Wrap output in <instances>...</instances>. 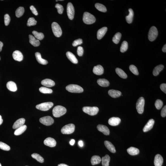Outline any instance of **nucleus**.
I'll return each instance as SVG.
<instances>
[{"instance_id": "obj_20", "label": "nucleus", "mask_w": 166, "mask_h": 166, "mask_svg": "<svg viewBox=\"0 0 166 166\" xmlns=\"http://www.w3.org/2000/svg\"><path fill=\"white\" fill-rule=\"evenodd\" d=\"M41 84L44 86L47 87H53L55 84L53 81L50 79H45L42 81Z\"/></svg>"}, {"instance_id": "obj_48", "label": "nucleus", "mask_w": 166, "mask_h": 166, "mask_svg": "<svg viewBox=\"0 0 166 166\" xmlns=\"http://www.w3.org/2000/svg\"><path fill=\"white\" fill-rule=\"evenodd\" d=\"M4 23L5 26H7L10 22V18L9 14H5L4 16Z\"/></svg>"}, {"instance_id": "obj_44", "label": "nucleus", "mask_w": 166, "mask_h": 166, "mask_svg": "<svg viewBox=\"0 0 166 166\" xmlns=\"http://www.w3.org/2000/svg\"><path fill=\"white\" fill-rule=\"evenodd\" d=\"M129 69L130 71L133 73L135 74V75H139V72H138L137 68L136 66L133 65H131L130 66Z\"/></svg>"}, {"instance_id": "obj_10", "label": "nucleus", "mask_w": 166, "mask_h": 166, "mask_svg": "<svg viewBox=\"0 0 166 166\" xmlns=\"http://www.w3.org/2000/svg\"><path fill=\"white\" fill-rule=\"evenodd\" d=\"M39 121L42 124L46 126H50L54 123V120L51 117L47 116L43 117L39 119Z\"/></svg>"}, {"instance_id": "obj_51", "label": "nucleus", "mask_w": 166, "mask_h": 166, "mask_svg": "<svg viewBox=\"0 0 166 166\" xmlns=\"http://www.w3.org/2000/svg\"><path fill=\"white\" fill-rule=\"evenodd\" d=\"M30 10H31L33 14H34V15H38L37 11L36 9L34 6H30Z\"/></svg>"}, {"instance_id": "obj_32", "label": "nucleus", "mask_w": 166, "mask_h": 166, "mask_svg": "<svg viewBox=\"0 0 166 166\" xmlns=\"http://www.w3.org/2000/svg\"><path fill=\"white\" fill-rule=\"evenodd\" d=\"M27 127L26 125H24L19 128L16 129L14 132V135H21L26 131Z\"/></svg>"}, {"instance_id": "obj_27", "label": "nucleus", "mask_w": 166, "mask_h": 166, "mask_svg": "<svg viewBox=\"0 0 166 166\" xmlns=\"http://www.w3.org/2000/svg\"><path fill=\"white\" fill-rule=\"evenodd\" d=\"M6 87L10 91L15 92L17 90L16 84L14 82L11 81L7 82L6 84Z\"/></svg>"}, {"instance_id": "obj_16", "label": "nucleus", "mask_w": 166, "mask_h": 166, "mask_svg": "<svg viewBox=\"0 0 166 166\" xmlns=\"http://www.w3.org/2000/svg\"><path fill=\"white\" fill-rule=\"evenodd\" d=\"M155 122V120L153 119H150L149 120L143 129V132H147L151 130L153 127Z\"/></svg>"}, {"instance_id": "obj_31", "label": "nucleus", "mask_w": 166, "mask_h": 166, "mask_svg": "<svg viewBox=\"0 0 166 166\" xmlns=\"http://www.w3.org/2000/svg\"><path fill=\"white\" fill-rule=\"evenodd\" d=\"M101 161V159L100 157L97 155H94L92 156L91 160V164L93 165L99 164Z\"/></svg>"}, {"instance_id": "obj_57", "label": "nucleus", "mask_w": 166, "mask_h": 166, "mask_svg": "<svg viewBox=\"0 0 166 166\" xmlns=\"http://www.w3.org/2000/svg\"><path fill=\"white\" fill-rule=\"evenodd\" d=\"M3 46V43L2 42L0 41V52L2 50V46Z\"/></svg>"}, {"instance_id": "obj_2", "label": "nucleus", "mask_w": 166, "mask_h": 166, "mask_svg": "<svg viewBox=\"0 0 166 166\" xmlns=\"http://www.w3.org/2000/svg\"><path fill=\"white\" fill-rule=\"evenodd\" d=\"M83 20L86 24H91L95 22L96 18L92 14L86 12L84 13Z\"/></svg>"}, {"instance_id": "obj_7", "label": "nucleus", "mask_w": 166, "mask_h": 166, "mask_svg": "<svg viewBox=\"0 0 166 166\" xmlns=\"http://www.w3.org/2000/svg\"><path fill=\"white\" fill-rule=\"evenodd\" d=\"M145 101L144 98L141 97L139 98L137 102L136 107L137 112L139 114H143L144 111Z\"/></svg>"}, {"instance_id": "obj_37", "label": "nucleus", "mask_w": 166, "mask_h": 166, "mask_svg": "<svg viewBox=\"0 0 166 166\" xmlns=\"http://www.w3.org/2000/svg\"><path fill=\"white\" fill-rule=\"evenodd\" d=\"M32 34L34 37L38 40H42L44 38V35L42 33H39L36 31H33Z\"/></svg>"}, {"instance_id": "obj_47", "label": "nucleus", "mask_w": 166, "mask_h": 166, "mask_svg": "<svg viewBox=\"0 0 166 166\" xmlns=\"http://www.w3.org/2000/svg\"><path fill=\"white\" fill-rule=\"evenodd\" d=\"M55 7L57 9L58 12L59 14H62L64 10L63 7L62 5L59 4H56L55 5Z\"/></svg>"}, {"instance_id": "obj_55", "label": "nucleus", "mask_w": 166, "mask_h": 166, "mask_svg": "<svg viewBox=\"0 0 166 166\" xmlns=\"http://www.w3.org/2000/svg\"><path fill=\"white\" fill-rule=\"evenodd\" d=\"M75 140L74 139H72L70 142V144L72 146L75 143Z\"/></svg>"}, {"instance_id": "obj_9", "label": "nucleus", "mask_w": 166, "mask_h": 166, "mask_svg": "<svg viewBox=\"0 0 166 166\" xmlns=\"http://www.w3.org/2000/svg\"><path fill=\"white\" fill-rule=\"evenodd\" d=\"M53 103L52 102H46L37 105L36 106V108L41 111H47L51 108L53 106Z\"/></svg>"}, {"instance_id": "obj_3", "label": "nucleus", "mask_w": 166, "mask_h": 166, "mask_svg": "<svg viewBox=\"0 0 166 166\" xmlns=\"http://www.w3.org/2000/svg\"><path fill=\"white\" fill-rule=\"evenodd\" d=\"M66 89L68 91L71 93H81L83 91V89L77 85H69L66 86Z\"/></svg>"}, {"instance_id": "obj_5", "label": "nucleus", "mask_w": 166, "mask_h": 166, "mask_svg": "<svg viewBox=\"0 0 166 166\" xmlns=\"http://www.w3.org/2000/svg\"><path fill=\"white\" fill-rule=\"evenodd\" d=\"M52 29L54 35L57 37H59L62 34V30L60 26L57 22H53L51 25Z\"/></svg>"}, {"instance_id": "obj_29", "label": "nucleus", "mask_w": 166, "mask_h": 166, "mask_svg": "<svg viewBox=\"0 0 166 166\" xmlns=\"http://www.w3.org/2000/svg\"><path fill=\"white\" fill-rule=\"evenodd\" d=\"M97 83L99 85L102 87H107L110 85V83L109 81L107 79H98Z\"/></svg>"}, {"instance_id": "obj_1", "label": "nucleus", "mask_w": 166, "mask_h": 166, "mask_svg": "<svg viewBox=\"0 0 166 166\" xmlns=\"http://www.w3.org/2000/svg\"><path fill=\"white\" fill-rule=\"evenodd\" d=\"M66 112V109L61 106H57L52 110L53 115L55 117H59L64 115Z\"/></svg>"}, {"instance_id": "obj_42", "label": "nucleus", "mask_w": 166, "mask_h": 166, "mask_svg": "<svg viewBox=\"0 0 166 166\" xmlns=\"http://www.w3.org/2000/svg\"><path fill=\"white\" fill-rule=\"evenodd\" d=\"M128 48V43L126 41H124L120 47V51L123 53L127 51Z\"/></svg>"}, {"instance_id": "obj_50", "label": "nucleus", "mask_w": 166, "mask_h": 166, "mask_svg": "<svg viewBox=\"0 0 166 166\" xmlns=\"http://www.w3.org/2000/svg\"><path fill=\"white\" fill-rule=\"evenodd\" d=\"M83 47L81 46H79L78 47L77 53L78 55L79 56H82L83 53Z\"/></svg>"}, {"instance_id": "obj_12", "label": "nucleus", "mask_w": 166, "mask_h": 166, "mask_svg": "<svg viewBox=\"0 0 166 166\" xmlns=\"http://www.w3.org/2000/svg\"><path fill=\"white\" fill-rule=\"evenodd\" d=\"M45 145L51 147H55L56 144V142L53 138L48 137L44 141Z\"/></svg>"}, {"instance_id": "obj_17", "label": "nucleus", "mask_w": 166, "mask_h": 166, "mask_svg": "<svg viewBox=\"0 0 166 166\" xmlns=\"http://www.w3.org/2000/svg\"><path fill=\"white\" fill-rule=\"evenodd\" d=\"M163 162V159L161 155L157 154L155 156L154 164L155 166H162Z\"/></svg>"}, {"instance_id": "obj_53", "label": "nucleus", "mask_w": 166, "mask_h": 166, "mask_svg": "<svg viewBox=\"0 0 166 166\" xmlns=\"http://www.w3.org/2000/svg\"><path fill=\"white\" fill-rule=\"evenodd\" d=\"M161 115L163 117H165L166 116V106H164L162 109L161 112Z\"/></svg>"}, {"instance_id": "obj_58", "label": "nucleus", "mask_w": 166, "mask_h": 166, "mask_svg": "<svg viewBox=\"0 0 166 166\" xmlns=\"http://www.w3.org/2000/svg\"><path fill=\"white\" fill-rule=\"evenodd\" d=\"M3 122V119H2V116L0 115V125L2 124Z\"/></svg>"}, {"instance_id": "obj_21", "label": "nucleus", "mask_w": 166, "mask_h": 166, "mask_svg": "<svg viewBox=\"0 0 166 166\" xmlns=\"http://www.w3.org/2000/svg\"><path fill=\"white\" fill-rule=\"evenodd\" d=\"M107 30V28L106 27H102L98 30L97 33V37L98 39H102L104 36Z\"/></svg>"}, {"instance_id": "obj_4", "label": "nucleus", "mask_w": 166, "mask_h": 166, "mask_svg": "<svg viewBox=\"0 0 166 166\" xmlns=\"http://www.w3.org/2000/svg\"><path fill=\"white\" fill-rule=\"evenodd\" d=\"M84 112L91 116L96 115L99 111V109L98 107H83Z\"/></svg>"}, {"instance_id": "obj_35", "label": "nucleus", "mask_w": 166, "mask_h": 166, "mask_svg": "<svg viewBox=\"0 0 166 166\" xmlns=\"http://www.w3.org/2000/svg\"><path fill=\"white\" fill-rule=\"evenodd\" d=\"M110 159L111 158L108 155H106L103 157L101 159L102 165L103 166H109Z\"/></svg>"}, {"instance_id": "obj_13", "label": "nucleus", "mask_w": 166, "mask_h": 166, "mask_svg": "<svg viewBox=\"0 0 166 166\" xmlns=\"http://www.w3.org/2000/svg\"><path fill=\"white\" fill-rule=\"evenodd\" d=\"M98 131L103 133L104 135H110V131L108 127L104 125L99 124L97 126Z\"/></svg>"}, {"instance_id": "obj_34", "label": "nucleus", "mask_w": 166, "mask_h": 166, "mask_svg": "<svg viewBox=\"0 0 166 166\" xmlns=\"http://www.w3.org/2000/svg\"><path fill=\"white\" fill-rule=\"evenodd\" d=\"M115 71H116L117 74L121 78L125 79L127 77V74L121 69L119 68H117L115 70Z\"/></svg>"}, {"instance_id": "obj_30", "label": "nucleus", "mask_w": 166, "mask_h": 166, "mask_svg": "<svg viewBox=\"0 0 166 166\" xmlns=\"http://www.w3.org/2000/svg\"><path fill=\"white\" fill-rule=\"evenodd\" d=\"M129 14L126 17V20L127 23L130 24L132 23L133 21V18L134 15L133 10L131 8L129 9Z\"/></svg>"}, {"instance_id": "obj_56", "label": "nucleus", "mask_w": 166, "mask_h": 166, "mask_svg": "<svg viewBox=\"0 0 166 166\" xmlns=\"http://www.w3.org/2000/svg\"><path fill=\"white\" fill-rule=\"evenodd\" d=\"M162 51L164 52H166V44H165L164 45V46L162 49Z\"/></svg>"}, {"instance_id": "obj_8", "label": "nucleus", "mask_w": 166, "mask_h": 166, "mask_svg": "<svg viewBox=\"0 0 166 166\" xmlns=\"http://www.w3.org/2000/svg\"><path fill=\"white\" fill-rule=\"evenodd\" d=\"M158 34L157 29L155 26H152L150 29L148 34V39L151 41H153L157 37Z\"/></svg>"}, {"instance_id": "obj_28", "label": "nucleus", "mask_w": 166, "mask_h": 166, "mask_svg": "<svg viewBox=\"0 0 166 166\" xmlns=\"http://www.w3.org/2000/svg\"><path fill=\"white\" fill-rule=\"evenodd\" d=\"M127 152L131 155H138L140 152V151L138 148L135 147H131L127 150Z\"/></svg>"}, {"instance_id": "obj_24", "label": "nucleus", "mask_w": 166, "mask_h": 166, "mask_svg": "<svg viewBox=\"0 0 166 166\" xmlns=\"http://www.w3.org/2000/svg\"><path fill=\"white\" fill-rule=\"evenodd\" d=\"M108 93L110 96L113 98L119 97L122 94V93L120 91L115 90H109Z\"/></svg>"}, {"instance_id": "obj_22", "label": "nucleus", "mask_w": 166, "mask_h": 166, "mask_svg": "<svg viewBox=\"0 0 166 166\" xmlns=\"http://www.w3.org/2000/svg\"><path fill=\"white\" fill-rule=\"evenodd\" d=\"M35 56L37 60L38 63L40 64L46 65L48 63V62L47 60L42 58L40 53L38 52L35 53Z\"/></svg>"}, {"instance_id": "obj_38", "label": "nucleus", "mask_w": 166, "mask_h": 166, "mask_svg": "<svg viewBox=\"0 0 166 166\" xmlns=\"http://www.w3.org/2000/svg\"><path fill=\"white\" fill-rule=\"evenodd\" d=\"M24 12V9L23 7H19L17 8L15 11L16 16L19 18L23 15Z\"/></svg>"}, {"instance_id": "obj_11", "label": "nucleus", "mask_w": 166, "mask_h": 166, "mask_svg": "<svg viewBox=\"0 0 166 166\" xmlns=\"http://www.w3.org/2000/svg\"><path fill=\"white\" fill-rule=\"evenodd\" d=\"M67 12L68 16L70 19L72 20L75 14V9L71 2H69L67 6Z\"/></svg>"}, {"instance_id": "obj_36", "label": "nucleus", "mask_w": 166, "mask_h": 166, "mask_svg": "<svg viewBox=\"0 0 166 166\" xmlns=\"http://www.w3.org/2000/svg\"><path fill=\"white\" fill-rule=\"evenodd\" d=\"M95 7L99 11L103 12H105L107 11V9L104 5L99 3H96Z\"/></svg>"}, {"instance_id": "obj_33", "label": "nucleus", "mask_w": 166, "mask_h": 166, "mask_svg": "<svg viewBox=\"0 0 166 166\" xmlns=\"http://www.w3.org/2000/svg\"><path fill=\"white\" fill-rule=\"evenodd\" d=\"M164 68V66L163 65H160L156 66L154 68L153 71V74L155 76H157L159 75V73Z\"/></svg>"}, {"instance_id": "obj_26", "label": "nucleus", "mask_w": 166, "mask_h": 166, "mask_svg": "<svg viewBox=\"0 0 166 166\" xmlns=\"http://www.w3.org/2000/svg\"><path fill=\"white\" fill-rule=\"evenodd\" d=\"M29 42L33 46L37 47L39 46L40 42L39 40L37 39L34 36L31 35H29Z\"/></svg>"}, {"instance_id": "obj_41", "label": "nucleus", "mask_w": 166, "mask_h": 166, "mask_svg": "<svg viewBox=\"0 0 166 166\" xmlns=\"http://www.w3.org/2000/svg\"><path fill=\"white\" fill-rule=\"evenodd\" d=\"M39 91L41 93L43 94H51L53 92L52 90L45 87L40 88Z\"/></svg>"}, {"instance_id": "obj_52", "label": "nucleus", "mask_w": 166, "mask_h": 166, "mask_svg": "<svg viewBox=\"0 0 166 166\" xmlns=\"http://www.w3.org/2000/svg\"><path fill=\"white\" fill-rule=\"evenodd\" d=\"M161 89L166 94V83H163L160 86Z\"/></svg>"}, {"instance_id": "obj_18", "label": "nucleus", "mask_w": 166, "mask_h": 166, "mask_svg": "<svg viewBox=\"0 0 166 166\" xmlns=\"http://www.w3.org/2000/svg\"><path fill=\"white\" fill-rule=\"evenodd\" d=\"M121 122L120 118L118 117H113L110 118L108 120V123L110 125L116 126L119 124Z\"/></svg>"}, {"instance_id": "obj_46", "label": "nucleus", "mask_w": 166, "mask_h": 166, "mask_svg": "<svg viewBox=\"0 0 166 166\" xmlns=\"http://www.w3.org/2000/svg\"><path fill=\"white\" fill-rule=\"evenodd\" d=\"M163 103L160 99H157L155 102V105L158 110H160L163 107Z\"/></svg>"}, {"instance_id": "obj_59", "label": "nucleus", "mask_w": 166, "mask_h": 166, "mask_svg": "<svg viewBox=\"0 0 166 166\" xmlns=\"http://www.w3.org/2000/svg\"><path fill=\"white\" fill-rule=\"evenodd\" d=\"M58 166H69L64 164H61L58 165Z\"/></svg>"}, {"instance_id": "obj_19", "label": "nucleus", "mask_w": 166, "mask_h": 166, "mask_svg": "<svg viewBox=\"0 0 166 166\" xmlns=\"http://www.w3.org/2000/svg\"><path fill=\"white\" fill-rule=\"evenodd\" d=\"M25 120L24 118H21L16 121L13 125L12 128L14 129L19 128L24 124Z\"/></svg>"}, {"instance_id": "obj_54", "label": "nucleus", "mask_w": 166, "mask_h": 166, "mask_svg": "<svg viewBox=\"0 0 166 166\" xmlns=\"http://www.w3.org/2000/svg\"><path fill=\"white\" fill-rule=\"evenodd\" d=\"M78 144L80 147H83V142L82 141H79L78 142Z\"/></svg>"}, {"instance_id": "obj_39", "label": "nucleus", "mask_w": 166, "mask_h": 166, "mask_svg": "<svg viewBox=\"0 0 166 166\" xmlns=\"http://www.w3.org/2000/svg\"><path fill=\"white\" fill-rule=\"evenodd\" d=\"M122 34L120 32H118L115 34L113 38L112 41L114 43L117 44L120 41Z\"/></svg>"}, {"instance_id": "obj_49", "label": "nucleus", "mask_w": 166, "mask_h": 166, "mask_svg": "<svg viewBox=\"0 0 166 166\" xmlns=\"http://www.w3.org/2000/svg\"><path fill=\"white\" fill-rule=\"evenodd\" d=\"M83 40L81 38L76 40L73 42L72 45L74 46H78V45H81L83 43Z\"/></svg>"}, {"instance_id": "obj_40", "label": "nucleus", "mask_w": 166, "mask_h": 166, "mask_svg": "<svg viewBox=\"0 0 166 166\" xmlns=\"http://www.w3.org/2000/svg\"><path fill=\"white\" fill-rule=\"evenodd\" d=\"M31 157L34 159H35L37 161L40 163H43L44 160L43 158L40 155L38 154L34 153L31 155Z\"/></svg>"}, {"instance_id": "obj_15", "label": "nucleus", "mask_w": 166, "mask_h": 166, "mask_svg": "<svg viewBox=\"0 0 166 166\" xmlns=\"http://www.w3.org/2000/svg\"><path fill=\"white\" fill-rule=\"evenodd\" d=\"M93 71L95 75H100L103 74L104 70L103 67L101 65H98L94 66Z\"/></svg>"}, {"instance_id": "obj_62", "label": "nucleus", "mask_w": 166, "mask_h": 166, "mask_svg": "<svg viewBox=\"0 0 166 166\" xmlns=\"http://www.w3.org/2000/svg\"></svg>"}, {"instance_id": "obj_45", "label": "nucleus", "mask_w": 166, "mask_h": 166, "mask_svg": "<svg viewBox=\"0 0 166 166\" xmlns=\"http://www.w3.org/2000/svg\"><path fill=\"white\" fill-rule=\"evenodd\" d=\"M0 149L4 151H9L10 150V147L7 145L0 142Z\"/></svg>"}, {"instance_id": "obj_14", "label": "nucleus", "mask_w": 166, "mask_h": 166, "mask_svg": "<svg viewBox=\"0 0 166 166\" xmlns=\"http://www.w3.org/2000/svg\"><path fill=\"white\" fill-rule=\"evenodd\" d=\"M13 58L14 60L20 62L23 59V56L22 53L18 50H15L12 54Z\"/></svg>"}, {"instance_id": "obj_43", "label": "nucleus", "mask_w": 166, "mask_h": 166, "mask_svg": "<svg viewBox=\"0 0 166 166\" xmlns=\"http://www.w3.org/2000/svg\"><path fill=\"white\" fill-rule=\"evenodd\" d=\"M37 21L33 17L29 18L28 20L27 25L28 26H34L36 24Z\"/></svg>"}, {"instance_id": "obj_6", "label": "nucleus", "mask_w": 166, "mask_h": 166, "mask_svg": "<svg viewBox=\"0 0 166 166\" xmlns=\"http://www.w3.org/2000/svg\"><path fill=\"white\" fill-rule=\"evenodd\" d=\"M75 127L74 124H70L64 126L61 130V132L63 134H70L74 132Z\"/></svg>"}, {"instance_id": "obj_60", "label": "nucleus", "mask_w": 166, "mask_h": 166, "mask_svg": "<svg viewBox=\"0 0 166 166\" xmlns=\"http://www.w3.org/2000/svg\"><path fill=\"white\" fill-rule=\"evenodd\" d=\"M0 166H1V164H0Z\"/></svg>"}, {"instance_id": "obj_61", "label": "nucleus", "mask_w": 166, "mask_h": 166, "mask_svg": "<svg viewBox=\"0 0 166 166\" xmlns=\"http://www.w3.org/2000/svg\"></svg>"}, {"instance_id": "obj_25", "label": "nucleus", "mask_w": 166, "mask_h": 166, "mask_svg": "<svg viewBox=\"0 0 166 166\" xmlns=\"http://www.w3.org/2000/svg\"><path fill=\"white\" fill-rule=\"evenodd\" d=\"M104 144L110 152L112 153H115L116 152L115 147L112 143L108 141L104 142Z\"/></svg>"}, {"instance_id": "obj_23", "label": "nucleus", "mask_w": 166, "mask_h": 166, "mask_svg": "<svg viewBox=\"0 0 166 166\" xmlns=\"http://www.w3.org/2000/svg\"><path fill=\"white\" fill-rule=\"evenodd\" d=\"M67 58L72 63L74 64L78 63V60L75 55L70 51H68L66 53Z\"/></svg>"}]
</instances>
